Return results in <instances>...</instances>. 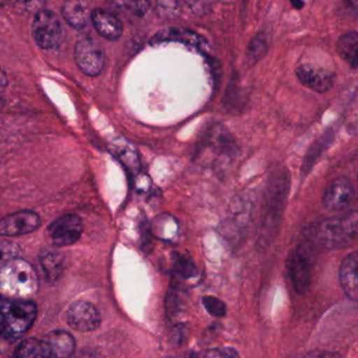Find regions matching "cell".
<instances>
[{
	"label": "cell",
	"mask_w": 358,
	"mask_h": 358,
	"mask_svg": "<svg viewBox=\"0 0 358 358\" xmlns=\"http://www.w3.org/2000/svg\"><path fill=\"white\" fill-rule=\"evenodd\" d=\"M348 6H349L350 9L353 10L356 15H358V1H350V3H348Z\"/></svg>",
	"instance_id": "obj_30"
},
{
	"label": "cell",
	"mask_w": 358,
	"mask_h": 358,
	"mask_svg": "<svg viewBox=\"0 0 358 358\" xmlns=\"http://www.w3.org/2000/svg\"><path fill=\"white\" fill-rule=\"evenodd\" d=\"M1 248H3V259H6L8 253H9V257H13V259H16V255H17L18 251L17 245L14 244V243L6 242V241H3Z\"/></svg>",
	"instance_id": "obj_29"
},
{
	"label": "cell",
	"mask_w": 358,
	"mask_h": 358,
	"mask_svg": "<svg viewBox=\"0 0 358 358\" xmlns=\"http://www.w3.org/2000/svg\"><path fill=\"white\" fill-rule=\"evenodd\" d=\"M337 53L351 68L358 66V33L349 32L339 37Z\"/></svg>",
	"instance_id": "obj_19"
},
{
	"label": "cell",
	"mask_w": 358,
	"mask_h": 358,
	"mask_svg": "<svg viewBox=\"0 0 358 358\" xmlns=\"http://www.w3.org/2000/svg\"><path fill=\"white\" fill-rule=\"evenodd\" d=\"M41 263L49 282L59 280L60 276L64 273V259L57 251H43L41 255Z\"/></svg>",
	"instance_id": "obj_20"
},
{
	"label": "cell",
	"mask_w": 358,
	"mask_h": 358,
	"mask_svg": "<svg viewBox=\"0 0 358 358\" xmlns=\"http://www.w3.org/2000/svg\"><path fill=\"white\" fill-rule=\"evenodd\" d=\"M35 43L41 49L52 50L59 47L62 41V27L57 15L49 10H41L32 24Z\"/></svg>",
	"instance_id": "obj_4"
},
{
	"label": "cell",
	"mask_w": 358,
	"mask_h": 358,
	"mask_svg": "<svg viewBox=\"0 0 358 358\" xmlns=\"http://www.w3.org/2000/svg\"><path fill=\"white\" fill-rule=\"evenodd\" d=\"M37 307L29 299L1 301V336L8 341L22 338L36 320Z\"/></svg>",
	"instance_id": "obj_3"
},
{
	"label": "cell",
	"mask_w": 358,
	"mask_h": 358,
	"mask_svg": "<svg viewBox=\"0 0 358 358\" xmlns=\"http://www.w3.org/2000/svg\"><path fill=\"white\" fill-rule=\"evenodd\" d=\"M70 358H106L101 352L91 348H83L75 352Z\"/></svg>",
	"instance_id": "obj_26"
},
{
	"label": "cell",
	"mask_w": 358,
	"mask_h": 358,
	"mask_svg": "<svg viewBox=\"0 0 358 358\" xmlns=\"http://www.w3.org/2000/svg\"><path fill=\"white\" fill-rule=\"evenodd\" d=\"M178 6L179 3H159L158 10L161 14L169 17V16L178 15V11H179Z\"/></svg>",
	"instance_id": "obj_27"
},
{
	"label": "cell",
	"mask_w": 358,
	"mask_h": 358,
	"mask_svg": "<svg viewBox=\"0 0 358 358\" xmlns=\"http://www.w3.org/2000/svg\"><path fill=\"white\" fill-rule=\"evenodd\" d=\"M303 358H341L338 353L328 350H314L306 354Z\"/></svg>",
	"instance_id": "obj_28"
},
{
	"label": "cell",
	"mask_w": 358,
	"mask_h": 358,
	"mask_svg": "<svg viewBox=\"0 0 358 358\" xmlns=\"http://www.w3.org/2000/svg\"><path fill=\"white\" fill-rule=\"evenodd\" d=\"M110 152L131 173H138L140 169V160L135 146L127 140L119 138L110 144Z\"/></svg>",
	"instance_id": "obj_15"
},
{
	"label": "cell",
	"mask_w": 358,
	"mask_h": 358,
	"mask_svg": "<svg viewBox=\"0 0 358 358\" xmlns=\"http://www.w3.org/2000/svg\"><path fill=\"white\" fill-rule=\"evenodd\" d=\"M14 358H58L45 341L29 338L22 341L14 353Z\"/></svg>",
	"instance_id": "obj_16"
},
{
	"label": "cell",
	"mask_w": 358,
	"mask_h": 358,
	"mask_svg": "<svg viewBox=\"0 0 358 358\" xmlns=\"http://www.w3.org/2000/svg\"><path fill=\"white\" fill-rule=\"evenodd\" d=\"M339 282L348 299L358 301V251L350 253L341 262Z\"/></svg>",
	"instance_id": "obj_13"
},
{
	"label": "cell",
	"mask_w": 358,
	"mask_h": 358,
	"mask_svg": "<svg viewBox=\"0 0 358 358\" xmlns=\"http://www.w3.org/2000/svg\"><path fill=\"white\" fill-rule=\"evenodd\" d=\"M176 269L183 278H192L196 274V267L190 259H186L183 255H177L175 257Z\"/></svg>",
	"instance_id": "obj_23"
},
{
	"label": "cell",
	"mask_w": 358,
	"mask_h": 358,
	"mask_svg": "<svg viewBox=\"0 0 358 358\" xmlns=\"http://www.w3.org/2000/svg\"><path fill=\"white\" fill-rule=\"evenodd\" d=\"M6 79H7V77H6L5 71H3V76H1V85H3V87L6 85Z\"/></svg>",
	"instance_id": "obj_32"
},
{
	"label": "cell",
	"mask_w": 358,
	"mask_h": 358,
	"mask_svg": "<svg viewBox=\"0 0 358 358\" xmlns=\"http://www.w3.org/2000/svg\"><path fill=\"white\" fill-rule=\"evenodd\" d=\"M69 324L79 332H89L99 327L101 317L93 303L78 301L71 306L66 314Z\"/></svg>",
	"instance_id": "obj_8"
},
{
	"label": "cell",
	"mask_w": 358,
	"mask_h": 358,
	"mask_svg": "<svg viewBox=\"0 0 358 358\" xmlns=\"http://www.w3.org/2000/svg\"><path fill=\"white\" fill-rule=\"evenodd\" d=\"M310 245L316 249L343 248L358 238V211H351L341 217H329L308 229Z\"/></svg>",
	"instance_id": "obj_1"
},
{
	"label": "cell",
	"mask_w": 358,
	"mask_h": 358,
	"mask_svg": "<svg viewBox=\"0 0 358 358\" xmlns=\"http://www.w3.org/2000/svg\"><path fill=\"white\" fill-rule=\"evenodd\" d=\"M83 231V221L78 215L69 213L56 219L48 227V234L55 246L64 247L74 244Z\"/></svg>",
	"instance_id": "obj_7"
},
{
	"label": "cell",
	"mask_w": 358,
	"mask_h": 358,
	"mask_svg": "<svg viewBox=\"0 0 358 358\" xmlns=\"http://www.w3.org/2000/svg\"><path fill=\"white\" fill-rule=\"evenodd\" d=\"M291 5L294 7V9L301 10L305 6V3H303V1H292Z\"/></svg>",
	"instance_id": "obj_31"
},
{
	"label": "cell",
	"mask_w": 358,
	"mask_h": 358,
	"mask_svg": "<svg viewBox=\"0 0 358 358\" xmlns=\"http://www.w3.org/2000/svg\"><path fill=\"white\" fill-rule=\"evenodd\" d=\"M91 20L96 31L103 38L115 41H118L122 36V22L112 12L97 8L92 12Z\"/></svg>",
	"instance_id": "obj_14"
},
{
	"label": "cell",
	"mask_w": 358,
	"mask_h": 358,
	"mask_svg": "<svg viewBox=\"0 0 358 358\" xmlns=\"http://www.w3.org/2000/svg\"><path fill=\"white\" fill-rule=\"evenodd\" d=\"M354 187L345 178H337L324 190L322 205L331 211L343 210L351 204L354 198Z\"/></svg>",
	"instance_id": "obj_10"
},
{
	"label": "cell",
	"mask_w": 358,
	"mask_h": 358,
	"mask_svg": "<svg viewBox=\"0 0 358 358\" xmlns=\"http://www.w3.org/2000/svg\"><path fill=\"white\" fill-rule=\"evenodd\" d=\"M0 290L3 297L28 299L38 290V278L34 268L24 259H10L0 271Z\"/></svg>",
	"instance_id": "obj_2"
},
{
	"label": "cell",
	"mask_w": 358,
	"mask_h": 358,
	"mask_svg": "<svg viewBox=\"0 0 358 358\" xmlns=\"http://www.w3.org/2000/svg\"><path fill=\"white\" fill-rule=\"evenodd\" d=\"M313 257L310 246H299L288 257L291 282L297 293L309 290L313 278Z\"/></svg>",
	"instance_id": "obj_5"
},
{
	"label": "cell",
	"mask_w": 358,
	"mask_h": 358,
	"mask_svg": "<svg viewBox=\"0 0 358 358\" xmlns=\"http://www.w3.org/2000/svg\"><path fill=\"white\" fill-rule=\"evenodd\" d=\"M64 20L74 29H83L89 22V10L83 1H66L62 6Z\"/></svg>",
	"instance_id": "obj_18"
},
{
	"label": "cell",
	"mask_w": 358,
	"mask_h": 358,
	"mask_svg": "<svg viewBox=\"0 0 358 358\" xmlns=\"http://www.w3.org/2000/svg\"><path fill=\"white\" fill-rule=\"evenodd\" d=\"M165 43H178L187 47L194 48L199 51H204L207 41L198 33L185 28H169L157 33L152 39L150 45H161Z\"/></svg>",
	"instance_id": "obj_12"
},
{
	"label": "cell",
	"mask_w": 358,
	"mask_h": 358,
	"mask_svg": "<svg viewBox=\"0 0 358 358\" xmlns=\"http://www.w3.org/2000/svg\"><path fill=\"white\" fill-rule=\"evenodd\" d=\"M117 5L123 7V9L131 11V13L136 14V15H143L150 9V3L146 1H137V3H117Z\"/></svg>",
	"instance_id": "obj_25"
},
{
	"label": "cell",
	"mask_w": 358,
	"mask_h": 358,
	"mask_svg": "<svg viewBox=\"0 0 358 358\" xmlns=\"http://www.w3.org/2000/svg\"><path fill=\"white\" fill-rule=\"evenodd\" d=\"M205 358H240V354L234 348H215L207 352Z\"/></svg>",
	"instance_id": "obj_24"
},
{
	"label": "cell",
	"mask_w": 358,
	"mask_h": 358,
	"mask_svg": "<svg viewBox=\"0 0 358 358\" xmlns=\"http://www.w3.org/2000/svg\"><path fill=\"white\" fill-rule=\"evenodd\" d=\"M41 222V217L34 211H18L3 217L0 223V234L5 236H24L36 230Z\"/></svg>",
	"instance_id": "obj_9"
},
{
	"label": "cell",
	"mask_w": 358,
	"mask_h": 358,
	"mask_svg": "<svg viewBox=\"0 0 358 358\" xmlns=\"http://www.w3.org/2000/svg\"><path fill=\"white\" fill-rule=\"evenodd\" d=\"M202 303L204 305L205 309L211 315L215 316V317H223V316H225L227 309H226L225 303L221 299L207 295V296L203 297Z\"/></svg>",
	"instance_id": "obj_22"
},
{
	"label": "cell",
	"mask_w": 358,
	"mask_h": 358,
	"mask_svg": "<svg viewBox=\"0 0 358 358\" xmlns=\"http://www.w3.org/2000/svg\"><path fill=\"white\" fill-rule=\"evenodd\" d=\"M268 51V41L264 34H259L250 41L248 50H247V57L252 64L259 62L264 57Z\"/></svg>",
	"instance_id": "obj_21"
},
{
	"label": "cell",
	"mask_w": 358,
	"mask_h": 358,
	"mask_svg": "<svg viewBox=\"0 0 358 358\" xmlns=\"http://www.w3.org/2000/svg\"><path fill=\"white\" fill-rule=\"evenodd\" d=\"M297 79L308 89L317 93H326L332 89L336 75L326 69L316 68L311 64H301L296 69Z\"/></svg>",
	"instance_id": "obj_11"
},
{
	"label": "cell",
	"mask_w": 358,
	"mask_h": 358,
	"mask_svg": "<svg viewBox=\"0 0 358 358\" xmlns=\"http://www.w3.org/2000/svg\"><path fill=\"white\" fill-rule=\"evenodd\" d=\"M45 341L49 343L58 358H70L76 352L74 337L66 331H53L47 335Z\"/></svg>",
	"instance_id": "obj_17"
},
{
	"label": "cell",
	"mask_w": 358,
	"mask_h": 358,
	"mask_svg": "<svg viewBox=\"0 0 358 358\" xmlns=\"http://www.w3.org/2000/svg\"><path fill=\"white\" fill-rule=\"evenodd\" d=\"M74 57L78 68L87 76H98L103 70L106 56L95 39H80L75 45Z\"/></svg>",
	"instance_id": "obj_6"
}]
</instances>
